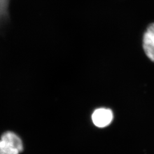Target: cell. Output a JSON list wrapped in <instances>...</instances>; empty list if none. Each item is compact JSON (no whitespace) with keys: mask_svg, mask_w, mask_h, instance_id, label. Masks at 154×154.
<instances>
[{"mask_svg":"<svg viewBox=\"0 0 154 154\" xmlns=\"http://www.w3.org/2000/svg\"><path fill=\"white\" fill-rule=\"evenodd\" d=\"M24 145L21 137L16 132L7 131L0 138V154H20Z\"/></svg>","mask_w":154,"mask_h":154,"instance_id":"obj_1","label":"cell"},{"mask_svg":"<svg viewBox=\"0 0 154 154\" xmlns=\"http://www.w3.org/2000/svg\"><path fill=\"white\" fill-rule=\"evenodd\" d=\"M113 118L114 114L112 110L105 107L95 109L91 115L94 125L98 128H105L109 126Z\"/></svg>","mask_w":154,"mask_h":154,"instance_id":"obj_2","label":"cell"},{"mask_svg":"<svg viewBox=\"0 0 154 154\" xmlns=\"http://www.w3.org/2000/svg\"><path fill=\"white\" fill-rule=\"evenodd\" d=\"M143 47L146 55L154 62V23L149 26L144 34Z\"/></svg>","mask_w":154,"mask_h":154,"instance_id":"obj_3","label":"cell"},{"mask_svg":"<svg viewBox=\"0 0 154 154\" xmlns=\"http://www.w3.org/2000/svg\"><path fill=\"white\" fill-rule=\"evenodd\" d=\"M11 0H0V27L9 18Z\"/></svg>","mask_w":154,"mask_h":154,"instance_id":"obj_4","label":"cell"}]
</instances>
